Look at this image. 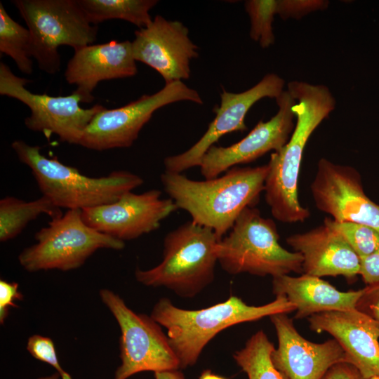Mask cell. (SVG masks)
Listing matches in <instances>:
<instances>
[{
    "label": "cell",
    "instance_id": "cell-35",
    "mask_svg": "<svg viewBox=\"0 0 379 379\" xmlns=\"http://www.w3.org/2000/svg\"><path fill=\"white\" fill-rule=\"evenodd\" d=\"M199 379H227L222 376L213 373L209 370H205L201 373Z\"/></svg>",
    "mask_w": 379,
    "mask_h": 379
},
{
    "label": "cell",
    "instance_id": "cell-23",
    "mask_svg": "<svg viewBox=\"0 0 379 379\" xmlns=\"http://www.w3.org/2000/svg\"><path fill=\"white\" fill-rule=\"evenodd\" d=\"M91 23L97 25L108 20L128 21L142 29L152 19L150 10L157 0H77Z\"/></svg>",
    "mask_w": 379,
    "mask_h": 379
},
{
    "label": "cell",
    "instance_id": "cell-30",
    "mask_svg": "<svg viewBox=\"0 0 379 379\" xmlns=\"http://www.w3.org/2000/svg\"><path fill=\"white\" fill-rule=\"evenodd\" d=\"M355 309L379 323V282L362 288Z\"/></svg>",
    "mask_w": 379,
    "mask_h": 379
},
{
    "label": "cell",
    "instance_id": "cell-20",
    "mask_svg": "<svg viewBox=\"0 0 379 379\" xmlns=\"http://www.w3.org/2000/svg\"><path fill=\"white\" fill-rule=\"evenodd\" d=\"M286 242L302 256V274L318 277L359 275L360 258L345 239L328 225L289 236Z\"/></svg>",
    "mask_w": 379,
    "mask_h": 379
},
{
    "label": "cell",
    "instance_id": "cell-4",
    "mask_svg": "<svg viewBox=\"0 0 379 379\" xmlns=\"http://www.w3.org/2000/svg\"><path fill=\"white\" fill-rule=\"evenodd\" d=\"M11 147L20 161L31 169L42 195L60 208L81 211L112 203L143 184L140 176L126 171L86 176L55 157H46L39 146L21 140L13 142Z\"/></svg>",
    "mask_w": 379,
    "mask_h": 379
},
{
    "label": "cell",
    "instance_id": "cell-17",
    "mask_svg": "<svg viewBox=\"0 0 379 379\" xmlns=\"http://www.w3.org/2000/svg\"><path fill=\"white\" fill-rule=\"evenodd\" d=\"M270 317L278 339L272 361L288 379H321L333 365L348 362L344 350L334 338L321 343H313L298 332L287 314L279 313Z\"/></svg>",
    "mask_w": 379,
    "mask_h": 379
},
{
    "label": "cell",
    "instance_id": "cell-11",
    "mask_svg": "<svg viewBox=\"0 0 379 379\" xmlns=\"http://www.w3.org/2000/svg\"><path fill=\"white\" fill-rule=\"evenodd\" d=\"M183 100L203 103L196 90L178 81L165 84L158 92L143 95L121 107L110 109L105 107L86 126L79 145L97 151L129 147L155 111Z\"/></svg>",
    "mask_w": 379,
    "mask_h": 379
},
{
    "label": "cell",
    "instance_id": "cell-31",
    "mask_svg": "<svg viewBox=\"0 0 379 379\" xmlns=\"http://www.w3.org/2000/svg\"><path fill=\"white\" fill-rule=\"evenodd\" d=\"M16 282H9L4 279L0 281V323L4 324L11 307H18L16 300H22L23 295L18 289Z\"/></svg>",
    "mask_w": 379,
    "mask_h": 379
},
{
    "label": "cell",
    "instance_id": "cell-27",
    "mask_svg": "<svg viewBox=\"0 0 379 379\" xmlns=\"http://www.w3.org/2000/svg\"><path fill=\"white\" fill-rule=\"evenodd\" d=\"M324 223L337 231L360 258H364L379 246V230L372 227L351 222H337L326 218Z\"/></svg>",
    "mask_w": 379,
    "mask_h": 379
},
{
    "label": "cell",
    "instance_id": "cell-24",
    "mask_svg": "<svg viewBox=\"0 0 379 379\" xmlns=\"http://www.w3.org/2000/svg\"><path fill=\"white\" fill-rule=\"evenodd\" d=\"M274 345L262 330L253 334L245 346L233 354L237 365L248 379H288L272 361Z\"/></svg>",
    "mask_w": 379,
    "mask_h": 379
},
{
    "label": "cell",
    "instance_id": "cell-5",
    "mask_svg": "<svg viewBox=\"0 0 379 379\" xmlns=\"http://www.w3.org/2000/svg\"><path fill=\"white\" fill-rule=\"evenodd\" d=\"M219 239L210 228L193 221L168 232L164 240L162 261L135 276L142 284L166 287L182 298H193L214 279Z\"/></svg>",
    "mask_w": 379,
    "mask_h": 379
},
{
    "label": "cell",
    "instance_id": "cell-7",
    "mask_svg": "<svg viewBox=\"0 0 379 379\" xmlns=\"http://www.w3.org/2000/svg\"><path fill=\"white\" fill-rule=\"evenodd\" d=\"M30 32V55L41 70H60V46L76 50L96 41L98 27L86 18L77 0L12 1Z\"/></svg>",
    "mask_w": 379,
    "mask_h": 379
},
{
    "label": "cell",
    "instance_id": "cell-25",
    "mask_svg": "<svg viewBox=\"0 0 379 379\" xmlns=\"http://www.w3.org/2000/svg\"><path fill=\"white\" fill-rule=\"evenodd\" d=\"M31 36L28 29L14 20L0 3V52L12 58L25 74L33 72L30 55Z\"/></svg>",
    "mask_w": 379,
    "mask_h": 379
},
{
    "label": "cell",
    "instance_id": "cell-14",
    "mask_svg": "<svg viewBox=\"0 0 379 379\" xmlns=\"http://www.w3.org/2000/svg\"><path fill=\"white\" fill-rule=\"evenodd\" d=\"M161 196L154 189L141 194L128 192L114 202L81 210V217L100 232L122 241L133 240L157 230L178 209L173 200Z\"/></svg>",
    "mask_w": 379,
    "mask_h": 379
},
{
    "label": "cell",
    "instance_id": "cell-34",
    "mask_svg": "<svg viewBox=\"0 0 379 379\" xmlns=\"http://www.w3.org/2000/svg\"><path fill=\"white\" fill-rule=\"evenodd\" d=\"M155 379H185L184 375L177 370L159 371L154 373Z\"/></svg>",
    "mask_w": 379,
    "mask_h": 379
},
{
    "label": "cell",
    "instance_id": "cell-33",
    "mask_svg": "<svg viewBox=\"0 0 379 379\" xmlns=\"http://www.w3.org/2000/svg\"><path fill=\"white\" fill-rule=\"evenodd\" d=\"M321 379H366L352 364L339 362L328 369Z\"/></svg>",
    "mask_w": 379,
    "mask_h": 379
},
{
    "label": "cell",
    "instance_id": "cell-13",
    "mask_svg": "<svg viewBox=\"0 0 379 379\" xmlns=\"http://www.w3.org/2000/svg\"><path fill=\"white\" fill-rule=\"evenodd\" d=\"M284 80L276 74H266L256 85L241 93L225 90L220 94V105L213 109L214 119L202 137L184 152L164 159L165 171L182 173L199 166L208 149L225 134L247 130L245 117L251 107L264 98H277L284 91Z\"/></svg>",
    "mask_w": 379,
    "mask_h": 379
},
{
    "label": "cell",
    "instance_id": "cell-29",
    "mask_svg": "<svg viewBox=\"0 0 379 379\" xmlns=\"http://www.w3.org/2000/svg\"><path fill=\"white\" fill-rule=\"evenodd\" d=\"M328 1L323 0H279L277 14L283 19H300L310 12L326 9Z\"/></svg>",
    "mask_w": 379,
    "mask_h": 379
},
{
    "label": "cell",
    "instance_id": "cell-21",
    "mask_svg": "<svg viewBox=\"0 0 379 379\" xmlns=\"http://www.w3.org/2000/svg\"><path fill=\"white\" fill-rule=\"evenodd\" d=\"M272 291L293 304L294 317L300 319L324 312L354 309L362 289L340 291L320 277L301 274L272 277Z\"/></svg>",
    "mask_w": 379,
    "mask_h": 379
},
{
    "label": "cell",
    "instance_id": "cell-1",
    "mask_svg": "<svg viewBox=\"0 0 379 379\" xmlns=\"http://www.w3.org/2000/svg\"><path fill=\"white\" fill-rule=\"evenodd\" d=\"M288 91L295 99L292 107L297 121L287 143L271 154L265 182V197L273 217L284 223L304 222L310 211L298 199V177L305 145L314 131L335 107L328 88L293 81Z\"/></svg>",
    "mask_w": 379,
    "mask_h": 379
},
{
    "label": "cell",
    "instance_id": "cell-37",
    "mask_svg": "<svg viewBox=\"0 0 379 379\" xmlns=\"http://www.w3.org/2000/svg\"><path fill=\"white\" fill-rule=\"evenodd\" d=\"M371 379H379V377H374V378H372Z\"/></svg>",
    "mask_w": 379,
    "mask_h": 379
},
{
    "label": "cell",
    "instance_id": "cell-12",
    "mask_svg": "<svg viewBox=\"0 0 379 379\" xmlns=\"http://www.w3.org/2000/svg\"><path fill=\"white\" fill-rule=\"evenodd\" d=\"M361 183L354 168L321 158L310 188L317 208L333 220L363 224L379 230V205L366 196Z\"/></svg>",
    "mask_w": 379,
    "mask_h": 379
},
{
    "label": "cell",
    "instance_id": "cell-18",
    "mask_svg": "<svg viewBox=\"0 0 379 379\" xmlns=\"http://www.w3.org/2000/svg\"><path fill=\"white\" fill-rule=\"evenodd\" d=\"M307 320L312 331L327 332L338 342L366 379L379 377L378 322L355 308L320 312Z\"/></svg>",
    "mask_w": 379,
    "mask_h": 379
},
{
    "label": "cell",
    "instance_id": "cell-19",
    "mask_svg": "<svg viewBox=\"0 0 379 379\" xmlns=\"http://www.w3.org/2000/svg\"><path fill=\"white\" fill-rule=\"evenodd\" d=\"M136 60L129 41H109L74 50L65 72V79L77 86L74 91L81 102H91L92 93L105 80L131 77L138 72Z\"/></svg>",
    "mask_w": 379,
    "mask_h": 379
},
{
    "label": "cell",
    "instance_id": "cell-6",
    "mask_svg": "<svg viewBox=\"0 0 379 379\" xmlns=\"http://www.w3.org/2000/svg\"><path fill=\"white\" fill-rule=\"evenodd\" d=\"M274 222L255 207L244 209L229 234L218 241L216 255L220 265L230 274L248 273L272 277L291 272L302 274V256L279 243Z\"/></svg>",
    "mask_w": 379,
    "mask_h": 379
},
{
    "label": "cell",
    "instance_id": "cell-8",
    "mask_svg": "<svg viewBox=\"0 0 379 379\" xmlns=\"http://www.w3.org/2000/svg\"><path fill=\"white\" fill-rule=\"evenodd\" d=\"M36 243L19 255L21 266L28 272L59 270L68 271L81 267L97 250H121L124 241L100 232L87 225L81 211L67 210L53 218L35 234Z\"/></svg>",
    "mask_w": 379,
    "mask_h": 379
},
{
    "label": "cell",
    "instance_id": "cell-15",
    "mask_svg": "<svg viewBox=\"0 0 379 379\" xmlns=\"http://www.w3.org/2000/svg\"><path fill=\"white\" fill-rule=\"evenodd\" d=\"M276 101L278 112L269 121H259L246 136L232 145H213L208 149L199 164L206 180L217 178L239 164L252 162L271 150L278 151L287 143L295 128L292 107L295 100L284 91Z\"/></svg>",
    "mask_w": 379,
    "mask_h": 379
},
{
    "label": "cell",
    "instance_id": "cell-3",
    "mask_svg": "<svg viewBox=\"0 0 379 379\" xmlns=\"http://www.w3.org/2000/svg\"><path fill=\"white\" fill-rule=\"evenodd\" d=\"M295 306L284 296L260 306L248 305L237 296L200 310H185L161 298L151 317L167 329L170 345L180 368L194 365L204 348L220 331L230 326L259 320L275 314L293 312Z\"/></svg>",
    "mask_w": 379,
    "mask_h": 379
},
{
    "label": "cell",
    "instance_id": "cell-28",
    "mask_svg": "<svg viewBox=\"0 0 379 379\" xmlns=\"http://www.w3.org/2000/svg\"><path fill=\"white\" fill-rule=\"evenodd\" d=\"M27 350L36 359L53 367L61 379H72L59 363L53 341L48 337L33 335L27 340Z\"/></svg>",
    "mask_w": 379,
    "mask_h": 379
},
{
    "label": "cell",
    "instance_id": "cell-26",
    "mask_svg": "<svg viewBox=\"0 0 379 379\" xmlns=\"http://www.w3.org/2000/svg\"><path fill=\"white\" fill-rule=\"evenodd\" d=\"M244 5L250 18V37L262 48L270 47L275 40L272 22L277 14V1L249 0Z\"/></svg>",
    "mask_w": 379,
    "mask_h": 379
},
{
    "label": "cell",
    "instance_id": "cell-16",
    "mask_svg": "<svg viewBox=\"0 0 379 379\" xmlns=\"http://www.w3.org/2000/svg\"><path fill=\"white\" fill-rule=\"evenodd\" d=\"M131 44L135 60L158 72L166 84L189 79L190 62L199 56L198 46L190 39L187 27L159 15L146 27L135 32Z\"/></svg>",
    "mask_w": 379,
    "mask_h": 379
},
{
    "label": "cell",
    "instance_id": "cell-36",
    "mask_svg": "<svg viewBox=\"0 0 379 379\" xmlns=\"http://www.w3.org/2000/svg\"><path fill=\"white\" fill-rule=\"evenodd\" d=\"M38 379H61L60 375L56 372L51 375H46L44 377H40Z\"/></svg>",
    "mask_w": 379,
    "mask_h": 379
},
{
    "label": "cell",
    "instance_id": "cell-2",
    "mask_svg": "<svg viewBox=\"0 0 379 379\" xmlns=\"http://www.w3.org/2000/svg\"><path fill=\"white\" fill-rule=\"evenodd\" d=\"M268 169L267 164L236 166L220 177L201 181L164 171L161 181L178 208L187 211L194 222L211 229L220 241L242 211L258 203Z\"/></svg>",
    "mask_w": 379,
    "mask_h": 379
},
{
    "label": "cell",
    "instance_id": "cell-32",
    "mask_svg": "<svg viewBox=\"0 0 379 379\" xmlns=\"http://www.w3.org/2000/svg\"><path fill=\"white\" fill-rule=\"evenodd\" d=\"M359 275L366 285L379 282V246L370 255L360 258Z\"/></svg>",
    "mask_w": 379,
    "mask_h": 379
},
{
    "label": "cell",
    "instance_id": "cell-10",
    "mask_svg": "<svg viewBox=\"0 0 379 379\" xmlns=\"http://www.w3.org/2000/svg\"><path fill=\"white\" fill-rule=\"evenodd\" d=\"M30 81L14 74L4 62L0 63V94L29 107L30 114L25 119V126L43 133L47 139L55 135L61 142L79 145L86 126L105 107L97 104L84 109L79 106L80 97L74 91L65 96L34 93L25 87Z\"/></svg>",
    "mask_w": 379,
    "mask_h": 379
},
{
    "label": "cell",
    "instance_id": "cell-9",
    "mask_svg": "<svg viewBox=\"0 0 379 379\" xmlns=\"http://www.w3.org/2000/svg\"><path fill=\"white\" fill-rule=\"evenodd\" d=\"M99 295L121 331V364L114 379H127L142 371L180 368L168 336L151 316L135 313L118 294L109 289L100 290Z\"/></svg>",
    "mask_w": 379,
    "mask_h": 379
},
{
    "label": "cell",
    "instance_id": "cell-22",
    "mask_svg": "<svg viewBox=\"0 0 379 379\" xmlns=\"http://www.w3.org/2000/svg\"><path fill=\"white\" fill-rule=\"evenodd\" d=\"M41 214L51 219L62 215L49 198L42 195L33 201H24L8 196L0 200V241H8L17 237L27 224Z\"/></svg>",
    "mask_w": 379,
    "mask_h": 379
}]
</instances>
